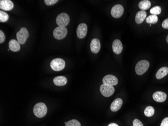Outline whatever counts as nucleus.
Instances as JSON below:
<instances>
[{
  "instance_id": "2",
  "label": "nucleus",
  "mask_w": 168,
  "mask_h": 126,
  "mask_svg": "<svg viewBox=\"0 0 168 126\" xmlns=\"http://www.w3.org/2000/svg\"><path fill=\"white\" fill-rule=\"evenodd\" d=\"M150 67V63L146 60H142L136 65V72L138 75H142L147 71Z\"/></svg>"
},
{
  "instance_id": "24",
  "label": "nucleus",
  "mask_w": 168,
  "mask_h": 126,
  "mask_svg": "<svg viewBox=\"0 0 168 126\" xmlns=\"http://www.w3.org/2000/svg\"><path fill=\"white\" fill-rule=\"evenodd\" d=\"M9 16L6 12L1 11H0V22H5L8 21Z\"/></svg>"
},
{
  "instance_id": "27",
  "label": "nucleus",
  "mask_w": 168,
  "mask_h": 126,
  "mask_svg": "<svg viewBox=\"0 0 168 126\" xmlns=\"http://www.w3.org/2000/svg\"><path fill=\"white\" fill-rule=\"evenodd\" d=\"M133 126H143V125L140 120L134 119L133 121Z\"/></svg>"
},
{
  "instance_id": "12",
  "label": "nucleus",
  "mask_w": 168,
  "mask_h": 126,
  "mask_svg": "<svg viewBox=\"0 0 168 126\" xmlns=\"http://www.w3.org/2000/svg\"><path fill=\"white\" fill-rule=\"evenodd\" d=\"M14 4L10 0H1L0 9L5 11H10L14 8Z\"/></svg>"
},
{
  "instance_id": "11",
  "label": "nucleus",
  "mask_w": 168,
  "mask_h": 126,
  "mask_svg": "<svg viewBox=\"0 0 168 126\" xmlns=\"http://www.w3.org/2000/svg\"><path fill=\"white\" fill-rule=\"evenodd\" d=\"M101 44L100 40L98 38H94L92 40L90 43V48L92 52L94 53H97L100 51Z\"/></svg>"
},
{
  "instance_id": "7",
  "label": "nucleus",
  "mask_w": 168,
  "mask_h": 126,
  "mask_svg": "<svg viewBox=\"0 0 168 126\" xmlns=\"http://www.w3.org/2000/svg\"><path fill=\"white\" fill-rule=\"evenodd\" d=\"M100 92L105 97H110L115 92V89L113 86L108 85H101L100 86Z\"/></svg>"
},
{
  "instance_id": "3",
  "label": "nucleus",
  "mask_w": 168,
  "mask_h": 126,
  "mask_svg": "<svg viewBox=\"0 0 168 126\" xmlns=\"http://www.w3.org/2000/svg\"><path fill=\"white\" fill-rule=\"evenodd\" d=\"M65 63L63 59L60 58H55L50 63L51 69L55 71H60L65 67Z\"/></svg>"
},
{
  "instance_id": "17",
  "label": "nucleus",
  "mask_w": 168,
  "mask_h": 126,
  "mask_svg": "<svg viewBox=\"0 0 168 126\" xmlns=\"http://www.w3.org/2000/svg\"><path fill=\"white\" fill-rule=\"evenodd\" d=\"M146 13L145 11H140L136 14L135 18L136 23L138 24L142 23L146 19Z\"/></svg>"
},
{
  "instance_id": "6",
  "label": "nucleus",
  "mask_w": 168,
  "mask_h": 126,
  "mask_svg": "<svg viewBox=\"0 0 168 126\" xmlns=\"http://www.w3.org/2000/svg\"><path fill=\"white\" fill-rule=\"evenodd\" d=\"M16 36L20 44H24L29 37L28 31L26 28H21L20 31L17 33Z\"/></svg>"
},
{
  "instance_id": "5",
  "label": "nucleus",
  "mask_w": 168,
  "mask_h": 126,
  "mask_svg": "<svg viewBox=\"0 0 168 126\" xmlns=\"http://www.w3.org/2000/svg\"><path fill=\"white\" fill-rule=\"evenodd\" d=\"M70 17L67 13H63L57 16L56 19V22L59 26L65 27L67 26L70 22Z\"/></svg>"
},
{
  "instance_id": "31",
  "label": "nucleus",
  "mask_w": 168,
  "mask_h": 126,
  "mask_svg": "<svg viewBox=\"0 0 168 126\" xmlns=\"http://www.w3.org/2000/svg\"><path fill=\"white\" fill-rule=\"evenodd\" d=\"M108 126H118V125L116 123H110Z\"/></svg>"
},
{
  "instance_id": "8",
  "label": "nucleus",
  "mask_w": 168,
  "mask_h": 126,
  "mask_svg": "<svg viewBox=\"0 0 168 126\" xmlns=\"http://www.w3.org/2000/svg\"><path fill=\"white\" fill-rule=\"evenodd\" d=\"M124 12V8L121 5H116L112 7L111 10V14L112 17L115 18H120Z\"/></svg>"
},
{
  "instance_id": "20",
  "label": "nucleus",
  "mask_w": 168,
  "mask_h": 126,
  "mask_svg": "<svg viewBox=\"0 0 168 126\" xmlns=\"http://www.w3.org/2000/svg\"><path fill=\"white\" fill-rule=\"evenodd\" d=\"M151 6V3L149 0H143L141 1L138 4V7L142 11L146 10L149 9Z\"/></svg>"
},
{
  "instance_id": "28",
  "label": "nucleus",
  "mask_w": 168,
  "mask_h": 126,
  "mask_svg": "<svg viewBox=\"0 0 168 126\" xmlns=\"http://www.w3.org/2000/svg\"><path fill=\"white\" fill-rule=\"evenodd\" d=\"M5 40V35L4 34L3 31L1 30L0 31V43H3Z\"/></svg>"
},
{
  "instance_id": "25",
  "label": "nucleus",
  "mask_w": 168,
  "mask_h": 126,
  "mask_svg": "<svg viewBox=\"0 0 168 126\" xmlns=\"http://www.w3.org/2000/svg\"><path fill=\"white\" fill-rule=\"evenodd\" d=\"M65 126H81V123L76 120H72L65 122Z\"/></svg>"
},
{
  "instance_id": "18",
  "label": "nucleus",
  "mask_w": 168,
  "mask_h": 126,
  "mask_svg": "<svg viewBox=\"0 0 168 126\" xmlns=\"http://www.w3.org/2000/svg\"><path fill=\"white\" fill-rule=\"evenodd\" d=\"M9 47L10 50L17 52L20 49V43L17 40L15 39H11L9 43Z\"/></svg>"
},
{
  "instance_id": "30",
  "label": "nucleus",
  "mask_w": 168,
  "mask_h": 126,
  "mask_svg": "<svg viewBox=\"0 0 168 126\" xmlns=\"http://www.w3.org/2000/svg\"><path fill=\"white\" fill-rule=\"evenodd\" d=\"M162 27L164 29H168V18L165 20L162 23Z\"/></svg>"
},
{
  "instance_id": "15",
  "label": "nucleus",
  "mask_w": 168,
  "mask_h": 126,
  "mask_svg": "<svg viewBox=\"0 0 168 126\" xmlns=\"http://www.w3.org/2000/svg\"><path fill=\"white\" fill-rule=\"evenodd\" d=\"M122 104L123 101L121 98H116L111 103L110 109L112 112H117L119 109H120Z\"/></svg>"
},
{
  "instance_id": "22",
  "label": "nucleus",
  "mask_w": 168,
  "mask_h": 126,
  "mask_svg": "<svg viewBox=\"0 0 168 126\" xmlns=\"http://www.w3.org/2000/svg\"><path fill=\"white\" fill-rule=\"evenodd\" d=\"M158 21V16L155 15H151L146 18V22L149 24H156Z\"/></svg>"
},
{
  "instance_id": "1",
  "label": "nucleus",
  "mask_w": 168,
  "mask_h": 126,
  "mask_svg": "<svg viewBox=\"0 0 168 126\" xmlns=\"http://www.w3.org/2000/svg\"><path fill=\"white\" fill-rule=\"evenodd\" d=\"M47 112V107L44 103H37L33 108L34 115L38 118H42L45 117Z\"/></svg>"
},
{
  "instance_id": "10",
  "label": "nucleus",
  "mask_w": 168,
  "mask_h": 126,
  "mask_svg": "<svg viewBox=\"0 0 168 126\" xmlns=\"http://www.w3.org/2000/svg\"><path fill=\"white\" fill-rule=\"evenodd\" d=\"M87 25L84 23L79 25L77 29V36L79 38L82 39L85 38L87 33Z\"/></svg>"
},
{
  "instance_id": "26",
  "label": "nucleus",
  "mask_w": 168,
  "mask_h": 126,
  "mask_svg": "<svg viewBox=\"0 0 168 126\" xmlns=\"http://www.w3.org/2000/svg\"><path fill=\"white\" fill-rule=\"evenodd\" d=\"M44 2L46 5L51 6L57 3L58 0H45Z\"/></svg>"
},
{
  "instance_id": "21",
  "label": "nucleus",
  "mask_w": 168,
  "mask_h": 126,
  "mask_svg": "<svg viewBox=\"0 0 168 126\" xmlns=\"http://www.w3.org/2000/svg\"><path fill=\"white\" fill-rule=\"evenodd\" d=\"M144 113H145V116L146 117H152L155 113V109L151 106H148L145 108Z\"/></svg>"
},
{
  "instance_id": "19",
  "label": "nucleus",
  "mask_w": 168,
  "mask_h": 126,
  "mask_svg": "<svg viewBox=\"0 0 168 126\" xmlns=\"http://www.w3.org/2000/svg\"><path fill=\"white\" fill-rule=\"evenodd\" d=\"M168 74V68L167 67H163L159 69L156 75L157 79H161L165 77Z\"/></svg>"
},
{
  "instance_id": "32",
  "label": "nucleus",
  "mask_w": 168,
  "mask_h": 126,
  "mask_svg": "<svg viewBox=\"0 0 168 126\" xmlns=\"http://www.w3.org/2000/svg\"><path fill=\"white\" fill-rule=\"evenodd\" d=\"M166 40H167V42L168 43V35L167 36V38H166Z\"/></svg>"
},
{
  "instance_id": "23",
  "label": "nucleus",
  "mask_w": 168,
  "mask_h": 126,
  "mask_svg": "<svg viewBox=\"0 0 168 126\" xmlns=\"http://www.w3.org/2000/svg\"><path fill=\"white\" fill-rule=\"evenodd\" d=\"M150 13H151V15H159L161 13V8L159 6H156L151 8L150 10Z\"/></svg>"
},
{
  "instance_id": "4",
  "label": "nucleus",
  "mask_w": 168,
  "mask_h": 126,
  "mask_svg": "<svg viewBox=\"0 0 168 126\" xmlns=\"http://www.w3.org/2000/svg\"><path fill=\"white\" fill-rule=\"evenodd\" d=\"M68 34V30L65 27L59 26L54 29L53 35L54 38L56 39H64Z\"/></svg>"
},
{
  "instance_id": "14",
  "label": "nucleus",
  "mask_w": 168,
  "mask_h": 126,
  "mask_svg": "<svg viewBox=\"0 0 168 126\" xmlns=\"http://www.w3.org/2000/svg\"><path fill=\"white\" fill-rule=\"evenodd\" d=\"M112 49L114 53L117 55L121 53L123 50V46L120 40L115 39L114 40L112 43Z\"/></svg>"
},
{
  "instance_id": "29",
  "label": "nucleus",
  "mask_w": 168,
  "mask_h": 126,
  "mask_svg": "<svg viewBox=\"0 0 168 126\" xmlns=\"http://www.w3.org/2000/svg\"><path fill=\"white\" fill-rule=\"evenodd\" d=\"M161 126H168V117L163 119L161 124Z\"/></svg>"
},
{
  "instance_id": "13",
  "label": "nucleus",
  "mask_w": 168,
  "mask_h": 126,
  "mask_svg": "<svg viewBox=\"0 0 168 126\" xmlns=\"http://www.w3.org/2000/svg\"><path fill=\"white\" fill-rule=\"evenodd\" d=\"M152 98L156 102L163 103L167 98V94L162 91H156L152 95Z\"/></svg>"
},
{
  "instance_id": "16",
  "label": "nucleus",
  "mask_w": 168,
  "mask_h": 126,
  "mask_svg": "<svg viewBox=\"0 0 168 126\" xmlns=\"http://www.w3.org/2000/svg\"><path fill=\"white\" fill-rule=\"evenodd\" d=\"M68 80L65 76H59L54 79V83L56 86H62L67 84Z\"/></svg>"
},
{
  "instance_id": "9",
  "label": "nucleus",
  "mask_w": 168,
  "mask_h": 126,
  "mask_svg": "<svg viewBox=\"0 0 168 126\" xmlns=\"http://www.w3.org/2000/svg\"><path fill=\"white\" fill-rule=\"evenodd\" d=\"M102 81L104 84L108 85L110 86L116 85L118 82V78L112 75H106L103 78Z\"/></svg>"
}]
</instances>
